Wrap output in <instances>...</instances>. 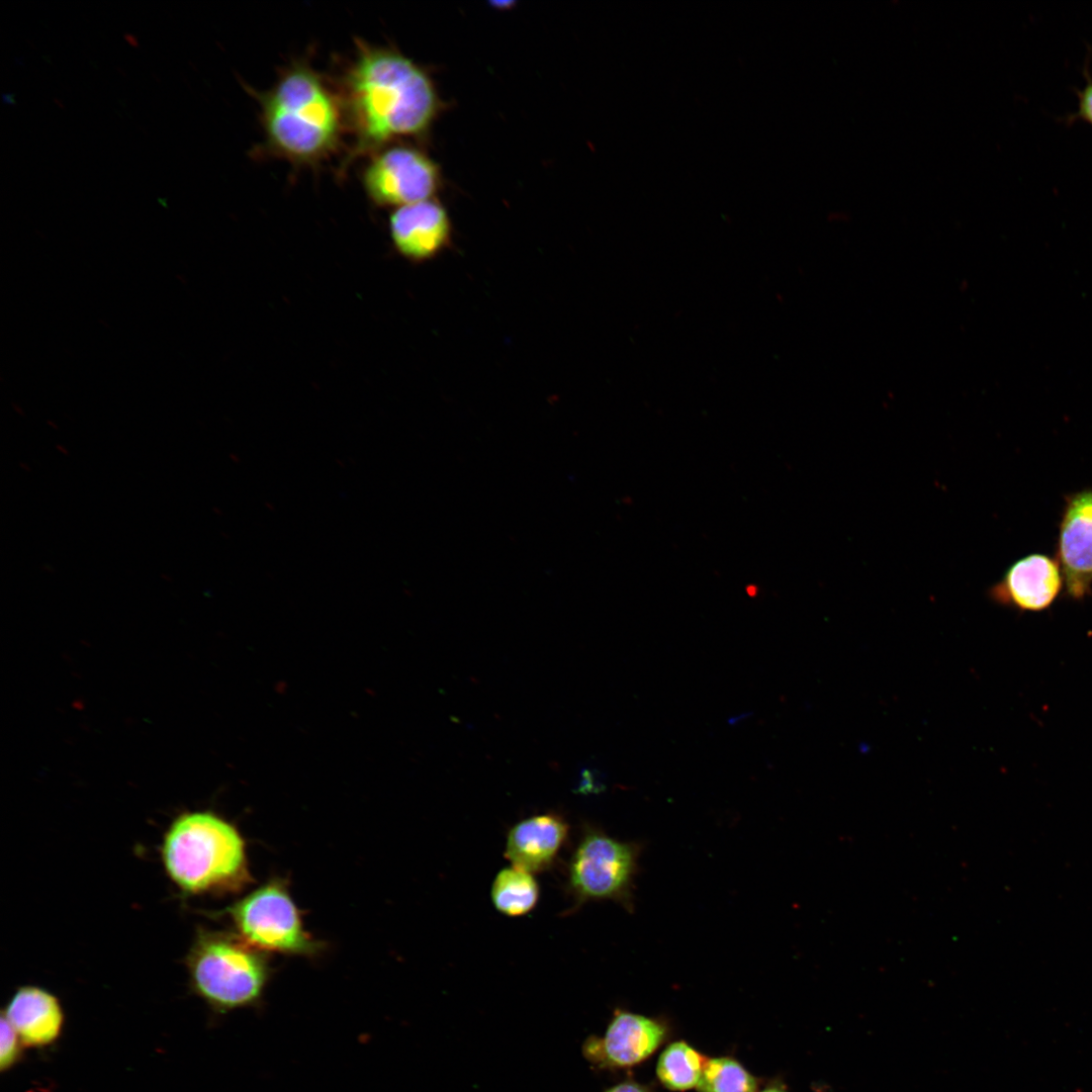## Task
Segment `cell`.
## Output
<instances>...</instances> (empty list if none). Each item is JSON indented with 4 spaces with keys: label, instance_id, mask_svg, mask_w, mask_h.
Listing matches in <instances>:
<instances>
[{
    "label": "cell",
    "instance_id": "obj_1",
    "mask_svg": "<svg viewBox=\"0 0 1092 1092\" xmlns=\"http://www.w3.org/2000/svg\"><path fill=\"white\" fill-rule=\"evenodd\" d=\"M345 87L347 112L357 136L353 156L395 138L424 133L438 110L429 76L394 50L361 43Z\"/></svg>",
    "mask_w": 1092,
    "mask_h": 1092
},
{
    "label": "cell",
    "instance_id": "obj_4",
    "mask_svg": "<svg viewBox=\"0 0 1092 1092\" xmlns=\"http://www.w3.org/2000/svg\"><path fill=\"white\" fill-rule=\"evenodd\" d=\"M186 965L194 993L221 1014L257 1005L271 972L262 950L224 932H200Z\"/></svg>",
    "mask_w": 1092,
    "mask_h": 1092
},
{
    "label": "cell",
    "instance_id": "obj_12",
    "mask_svg": "<svg viewBox=\"0 0 1092 1092\" xmlns=\"http://www.w3.org/2000/svg\"><path fill=\"white\" fill-rule=\"evenodd\" d=\"M568 824L556 813L523 819L508 832L505 855L512 866L532 874L549 869L568 836Z\"/></svg>",
    "mask_w": 1092,
    "mask_h": 1092
},
{
    "label": "cell",
    "instance_id": "obj_19",
    "mask_svg": "<svg viewBox=\"0 0 1092 1092\" xmlns=\"http://www.w3.org/2000/svg\"><path fill=\"white\" fill-rule=\"evenodd\" d=\"M604 1092H647V1091L643 1087H641L640 1085H638L636 1083L622 1082V1083H619V1084L607 1089Z\"/></svg>",
    "mask_w": 1092,
    "mask_h": 1092
},
{
    "label": "cell",
    "instance_id": "obj_10",
    "mask_svg": "<svg viewBox=\"0 0 1092 1092\" xmlns=\"http://www.w3.org/2000/svg\"><path fill=\"white\" fill-rule=\"evenodd\" d=\"M388 226L394 250L412 263L435 259L451 243L449 215L434 198L394 208Z\"/></svg>",
    "mask_w": 1092,
    "mask_h": 1092
},
{
    "label": "cell",
    "instance_id": "obj_5",
    "mask_svg": "<svg viewBox=\"0 0 1092 1092\" xmlns=\"http://www.w3.org/2000/svg\"><path fill=\"white\" fill-rule=\"evenodd\" d=\"M641 851L640 842L619 840L598 827L585 826L567 869L574 906L612 901L632 912Z\"/></svg>",
    "mask_w": 1092,
    "mask_h": 1092
},
{
    "label": "cell",
    "instance_id": "obj_14",
    "mask_svg": "<svg viewBox=\"0 0 1092 1092\" xmlns=\"http://www.w3.org/2000/svg\"><path fill=\"white\" fill-rule=\"evenodd\" d=\"M539 885L532 873L515 866L499 871L490 890L494 908L510 917L531 912L539 900Z\"/></svg>",
    "mask_w": 1092,
    "mask_h": 1092
},
{
    "label": "cell",
    "instance_id": "obj_24",
    "mask_svg": "<svg viewBox=\"0 0 1092 1092\" xmlns=\"http://www.w3.org/2000/svg\"><path fill=\"white\" fill-rule=\"evenodd\" d=\"M55 102L58 103L61 108H63V104L58 99H55Z\"/></svg>",
    "mask_w": 1092,
    "mask_h": 1092
},
{
    "label": "cell",
    "instance_id": "obj_13",
    "mask_svg": "<svg viewBox=\"0 0 1092 1092\" xmlns=\"http://www.w3.org/2000/svg\"><path fill=\"white\" fill-rule=\"evenodd\" d=\"M2 1014L26 1048H44L60 1037L65 1015L59 999L46 989H17Z\"/></svg>",
    "mask_w": 1092,
    "mask_h": 1092
},
{
    "label": "cell",
    "instance_id": "obj_18",
    "mask_svg": "<svg viewBox=\"0 0 1092 1092\" xmlns=\"http://www.w3.org/2000/svg\"><path fill=\"white\" fill-rule=\"evenodd\" d=\"M1079 116L1092 124V82L1087 84L1079 95Z\"/></svg>",
    "mask_w": 1092,
    "mask_h": 1092
},
{
    "label": "cell",
    "instance_id": "obj_16",
    "mask_svg": "<svg viewBox=\"0 0 1092 1092\" xmlns=\"http://www.w3.org/2000/svg\"><path fill=\"white\" fill-rule=\"evenodd\" d=\"M699 1092H756V1081L728 1058L707 1061L697 1084Z\"/></svg>",
    "mask_w": 1092,
    "mask_h": 1092
},
{
    "label": "cell",
    "instance_id": "obj_8",
    "mask_svg": "<svg viewBox=\"0 0 1092 1092\" xmlns=\"http://www.w3.org/2000/svg\"><path fill=\"white\" fill-rule=\"evenodd\" d=\"M1057 560L1066 593L1082 601L1092 590V488L1065 498L1059 525Z\"/></svg>",
    "mask_w": 1092,
    "mask_h": 1092
},
{
    "label": "cell",
    "instance_id": "obj_17",
    "mask_svg": "<svg viewBox=\"0 0 1092 1092\" xmlns=\"http://www.w3.org/2000/svg\"><path fill=\"white\" fill-rule=\"evenodd\" d=\"M24 1045L16 1030L3 1014L0 1021V1070L13 1068L21 1059Z\"/></svg>",
    "mask_w": 1092,
    "mask_h": 1092
},
{
    "label": "cell",
    "instance_id": "obj_3",
    "mask_svg": "<svg viewBox=\"0 0 1092 1092\" xmlns=\"http://www.w3.org/2000/svg\"><path fill=\"white\" fill-rule=\"evenodd\" d=\"M162 860L170 879L190 894L235 891L250 881L243 838L211 812L178 816L164 836Z\"/></svg>",
    "mask_w": 1092,
    "mask_h": 1092
},
{
    "label": "cell",
    "instance_id": "obj_20",
    "mask_svg": "<svg viewBox=\"0 0 1092 1092\" xmlns=\"http://www.w3.org/2000/svg\"><path fill=\"white\" fill-rule=\"evenodd\" d=\"M123 37L132 47H139L138 38L132 33L126 32L123 34Z\"/></svg>",
    "mask_w": 1092,
    "mask_h": 1092
},
{
    "label": "cell",
    "instance_id": "obj_21",
    "mask_svg": "<svg viewBox=\"0 0 1092 1092\" xmlns=\"http://www.w3.org/2000/svg\"><path fill=\"white\" fill-rule=\"evenodd\" d=\"M2 97H3V101H4V102H6V103H10V104H15V100H14V95H13V94H10V93H7V94H3V95H2Z\"/></svg>",
    "mask_w": 1092,
    "mask_h": 1092
},
{
    "label": "cell",
    "instance_id": "obj_11",
    "mask_svg": "<svg viewBox=\"0 0 1092 1092\" xmlns=\"http://www.w3.org/2000/svg\"><path fill=\"white\" fill-rule=\"evenodd\" d=\"M1064 585L1058 560L1048 554L1031 553L1014 561L989 589V596L1006 607L1039 612L1054 604Z\"/></svg>",
    "mask_w": 1092,
    "mask_h": 1092
},
{
    "label": "cell",
    "instance_id": "obj_2",
    "mask_svg": "<svg viewBox=\"0 0 1092 1092\" xmlns=\"http://www.w3.org/2000/svg\"><path fill=\"white\" fill-rule=\"evenodd\" d=\"M266 146L295 164H315L338 147L340 105L322 77L305 64L292 65L260 97Z\"/></svg>",
    "mask_w": 1092,
    "mask_h": 1092
},
{
    "label": "cell",
    "instance_id": "obj_7",
    "mask_svg": "<svg viewBox=\"0 0 1092 1092\" xmlns=\"http://www.w3.org/2000/svg\"><path fill=\"white\" fill-rule=\"evenodd\" d=\"M363 187L377 206L400 207L432 199L440 182L438 166L408 146H393L376 154L366 166Z\"/></svg>",
    "mask_w": 1092,
    "mask_h": 1092
},
{
    "label": "cell",
    "instance_id": "obj_23",
    "mask_svg": "<svg viewBox=\"0 0 1092 1092\" xmlns=\"http://www.w3.org/2000/svg\"><path fill=\"white\" fill-rule=\"evenodd\" d=\"M762 1092H784V1090H782V1089H780L778 1087H769V1088L763 1090Z\"/></svg>",
    "mask_w": 1092,
    "mask_h": 1092
},
{
    "label": "cell",
    "instance_id": "obj_15",
    "mask_svg": "<svg viewBox=\"0 0 1092 1092\" xmlns=\"http://www.w3.org/2000/svg\"><path fill=\"white\" fill-rule=\"evenodd\" d=\"M707 1061L686 1042L676 1041L659 1057L657 1075L667 1088L687 1090L697 1086Z\"/></svg>",
    "mask_w": 1092,
    "mask_h": 1092
},
{
    "label": "cell",
    "instance_id": "obj_22",
    "mask_svg": "<svg viewBox=\"0 0 1092 1092\" xmlns=\"http://www.w3.org/2000/svg\"><path fill=\"white\" fill-rule=\"evenodd\" d=\"M748 715H749V714H745V713H744V714H741V715H739V716H737V717L731 718V719H729V723H730V724H736V723H738L739 721H741L742 719H745V718H746V717H747Z\"/></svg>",
    "mask_w": 1092,
    "mask_h": 1092
},
{
    "label": "cell",
    "instance_id": "obj_9",
    "mask_svg": "<svg viewBox=\"0 0 1092 1092\" xmlns=\"http://www.w3.org/2000/svg\"><path fill=\"white\" fill-rule=\"evenodd\" d=\"M665 1036L657 1020L617 1010L602 1037L589 1035L581 1050L585 1060L598 1069L633 1066L650 1056Z\"/></svg>",
    "mask_w": 1092,
    "mask_h": 1092
},
{
    "label": "cell",
    "instance_id": "obj_6",
    "mask_svg": "<svg viewBox=\"0 0 1092 1092\" xmlns=\"http://www.w3.org/2000/svg\"><path fill=\"white\" fill-rule=\"evenodd\" d=\"M240 936L259 950L307 954L316 949L281 882H270L229 910Z\"/></svg>",
    "mask_w": 1092,
    "mask_h": 1092
}]
</instances>
